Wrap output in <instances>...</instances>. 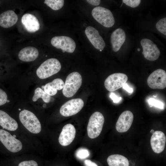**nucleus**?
Returning <instances> with one entry per match:
<instances>
[{
  "label": "nucleus",
  "instance_id": "4be33fe9",
  "mask_svg": "<svg viewBox=\"0 0 166 166\" xmlns=\"http://www.w3.org/2000/svg\"><path fill=\"white\" fill-rule=\"evenodd\" d=\"M107 162L109 166H129V162L125 157L119 154H113L109 156Z\"/></svg>",
  "mask_w": 166,
  "mask_h": 166
},
{
  "label": "nucleus",
  "instance_id": "9b49d317",
  "mask_svg": "<svg viewBox=\"0 0 166 166\" xmlns=\"http://www.w3.org/2000/svg\"><path fill=\"white\" fill-rule=\"evenodd\" d=\"M140 44L143 48L142 53L146 59L153 61L158 58L160 54V50L151 40L143 39L140 41Z\"/></svg>",
  "mask_w": 166,
  "mask_h": 166
},
{
  "label": "nucleus",
  "instance_id": "7c9ffc66",
  "mask_svg": "<svg viewBox=\"0 0 166 166\" xmlns=\"http://www.w3.org/2000/svg\"><path fill=\"white\" fill-rule=\"evenodd\" d=\"M110 97L114 103L118 102L121 99V97H117L113 93H111L110 95Z\"/></svg>",
  "mask_w": 166,
  "mask_h": 166
},
{
  "label": "nucleus",
  "instance_id": "72a5a7b5",
  "mask_svg": "<svg viewBox=\"0 0 166 166\" xmlns=\"http://www.w3.org/2000/svg\"><path fill=\"white\" fill-rule=\"evenodd\" d=\"M123 88L125 90L129 93H132L133 92V89L132 88L130 87L126 83H125L123 86Z\"/></svg>",
  "mask_w": 166,
  "mask_h": 166
},
{
  "label": "nucleus",
  "instance_id": "b1692460",
  "mask_svg": "<svg viewBox=\"0 0 166 166\" xmlns=\"http://www.w3.org/2000/svg\"><path fill=\"white\" fill-rule=\"evenodd\" d=\"M44 3L52 10H56L60 9L63 7L64 4V0H45Z\"/></svg>",
  "mask_w": 166,
  "mask_h": 166
},
{
  "label": "nucleus",
  "instance_id": "bb28decb",
  "mask_svg": "<svg viewBox=\"0 0 166 166\" xmlns=\"http://www.w3.org/2000/svg\"><path fill=\"white\" fill-rule=\"evenodd\" d=\"M148 103L150 107L154 106L157 108L163 109L164 108L163 103L157 100L154 98H150L148 101Z\"/></svg>",
  "mask_w": 166,
  "mask_h": 166
},
{
  "label": "nucleus",
  "instance_id": "a211bd4d",
  "mask_svg": "<svg viewBox=\"0 0 166 166\" xmlns=\"http://www.w3.org/2000/svg\"><path fill=\"white\" fill-rule=\"evenodd\" d=\"M18 20V16L12 10L5 11L0 14V26L4 28H10L14 25Z\"/></svg>",
  "mask_w": 166,
  "mask_h": 166
},
{
  "label": "nucleus",
  "instance_id": "39448f33",
  "mask_svg": "<svg viewBox=\"0 0 166 166\" xmlns=\"http://www.w3.org/2000/svg\"><path fill=\"white\" fill-rule=\"evenodd\" d=\"M92 14L97 22L106 27H111L115 23L113 14L110 10L106 8L96 7L93 9Z\"/></svg>",
  "mask_w": 166,
  "mask_h": 166
},
{
  "label": "nucleus",
  "instance_id": "423d86ee",
  "mask_svg": "<svg viewBox=\"0 0 166 166\" xmlns=\"http://www.w3.org/2000/svg\"><path fill=\"white\" fill-rule=\"evenodd\" d=\"M0 141L7 150L12 152H18L22 148V143L19 140L2 129H0Z\"/></svg>",
  "mask_w": 166,
  "mask_h": 166
},
{
  "label": "nucleus",
  "instance_id": "aec40b11",
  "mask_svg": "<svg viewBox=\"0 0 166 166\" xmlns=\"http://www.w3.org/2000/svg\"><path fill=\"white\" fill-rule=\"evenodd\" d=\"M0 125L9 131H15L18 128L16 121L5 112L0 110Z\"/></svg>",
  "mask_w": 166,
  "mask_h": 166
},
{
  "label": "nucleus",
  "instance_id": "6e6552de",
  "mask_svg": "<svg viewBox=\"0 0 166 166\" xmlns=\"http://www.w3.org/2000/svg\"><path fill=\"white\" fill-rule=\"evenodd\" d=\"M84 102L80 98L69 100L61 107L60 112L63 116L68 117L74 115L79 112L83 108Z\"/></svg>",
  "mask_w": 166,
  "mask_h": 166
},
{
  "label": "nucleus",
  "instance_id": "4468645a",
  "mask_svg": "<svg viewBox=\"0 0 166 166\" xmlns=\"http://www.w3.org/2000/svg\"><path fill=\"white\" fill-rule=\"evenodd\" d=\"M76 133L74 126L68 124L63 128L59 135L58 141L60 144L63 146L69 145L75 138Z\"/></svg>",
  "mask_w": 166,
  "mask_h": 166
},
{
  "label": "nucleus",
  "instance_id": "7ed1b4c3",
  "mask_svg": "<svg viewBox=\"0 0 166 166\" xmlns=\"http://www.w3.org/2000/svg\"><path fill=\"white\" fill-rule=\"evenodd\" d=\"M20 120L23 126L30 132L37 134L41 130V123L35 115L31 112L24 110L19 114Z\"/></svg>",
  "mask_w": 166,
  "mask_h": 166
},
{
  "label": "nucleus",
  "instance_id": "0eeeda50",
  "mask_svg": "<svg viewBox=\"0 0 166 166\" xmlns=\"http://www.w3.org/2000/svg\"><path fill=\"white\" fill-rule=\"evenodd\" d=\"M126 75L121 73H115L109 75L105 80V86L110 92L115 91L122 87L127 81Z\"/></svg>",
  "mask_w": 166,
  "mask_h": 166
},
{
  "label": "nucleus",
  "instance_id": "f704fd0d",
  "mask_svg": "<svg viewBox=\"0 0 166 166\" xmlns=\"http://www.w3.org/2000/svg\"><path fill=\"white\" fill-rule=\"evenodd\" d=\"M154 132H155V131H154V130H153V129H152V130H151V131H150V132H151V133H152V134H153L154 133Z\"/></svg>",
  "mask_w": 166,
  "mask_h": 166
},
{
  "label": "nucleus",
  "instance_id": "473e14b6",
  "mask_svg": "<svg viewBox=\"0 0 166 166\" xmlns=\"http://www.w3.org/2000/svg\"><path fill=\"white\" fill-rule=\"evenodd\" d=\"M86 1L90 4L93 6H98L101 2L100 0H87Z\"/></svg>",
  "mask_w": 166,
  "mask_h": 166
},
{
  "label": "nucleus",
  "instance_id": "2eb2a0df",
  "mask_svg": "<svg viewBox=\"0 0 166 166\" xmlns=\"http://www.w3.org/2000/svg\"><path fill=\"white\" fill-rule=\"evenodd\" d=\"M166 142V137L164 133L160 131H155L150 139L152 150L156 153H161L164 149Z\"/></svg>",
  "mask_w": 166,
  "mask_h": 166
},
{
  "label": "nucleus",
  "instance_id": "a878e982",
  "mask_svg": "<svg viewBox=\"0 0 166 166\" xmlns=\"http://www.w3.org/2000/svg\"><path fill=\"white\" fill-rule=\"evenodd\" d=\"M76 154L79 158L84 159L89 156V153L88 150L84 148H81L77 151Z\"/></svg>",
  "mask_w": 166,
  "mask_h": 166
},
{
  "label": "nucleus",
  "instance_id": "c85d7f7f",
  "mask_svg": "<svg viewBox=\"0 0 166 166\" xmlns=\"http://www.w3.org/2000/svg\"><path fill=\"white\" fill-rule=\"evenodd\" d=\"M7 100V96L6 93L0 88V106L6 104Z\"/></svg>",
  "mask_w": 166,
  "mask_h": 166
},
{
  "label": "nucleus",
  "instance_id": "f257e3e1",
  "mask_svg": "<svg viewBox=\"0 0 166 166\" xmlns=\"http://www.w3.org/2000/svg\"><path fill=\"white\" fill-rule=\"evenodd\" d=\"M61 68V64L57 59L55 58H49L38 67L36 74L39 78L44 79L57 73Z\"/></svg>",
  "mask_w": 166,
  "mask_h": 166
},
{
  "label": "nucleus",
  "instance_id": "c9c22d12",
  "mask_svg": "<svg viewBox=\"0 0 166 166\" xmlns=\"http://www.w3.org/2000/svg\"><path fill=\"white\" fill-rule=\"evenodd\" d=\"M140 48H138V49H137L138 51H140Z\"/></svg>",
  "mask_w": 166,
  "mask_h": 166
},
{
  "label": "nucleus",
  "instance_id": "2f4dec72",
  "mask_svg": "<svg viewBox=\"0 0 166 166\" xmlns=\"http://www.w3.org/2000/svg\"><path fill=\"white\" fill-rule=\"evenodd\" d=\"M84 163L85 166H98L95 163L88 159L85 160Z\"/></svg>",
  "mask_w": 166,
  "mask_h": 166
},
{
  "label": "nucleus",
  "instance_id": "20e7f679",
  "mask_svg": "<svg viewBox=\"0 0 166 166\" xmlns=\"http://www.w3.org/2000/svg\"><path fill=\"white\" fill-rule=\"evenodd\" d=\"M104 121V117L100 112H95L91 115L87 126V134L90 138L94 139L100 135Z\"/></svg>",
  "mask_w": 166,
  "mask_h": 166
},
{
  "label": "nucleus",
  "instance_id": "f03ea898",
  "mask_svg": "<svg viewBox=\"0 0 166 166\" xmlns=\"http://www.w3.org/2000/svg\"><path fill=\"white\" fill-rule=\"evenodd\" d=\"M82 77L77 72H73L67 76L62 89L63 95L66 97H72L80 87Z\"/></svg>",
  "mask_w": 166,
  "mask_h": 166
},
{
  "label": "nucleus",
  "instance_id": "412c9836",
  "mask_svg": "<svg viewBox=\"0 0 166 166\" xmlns=\"http://www.w3.org/2000/svg\"><path fill=\"white\" fill-rule=\"evenodd\" d=\"M64 85L63 80L59 78L54 79L52 82L47 83L42 86L44 91L49 96H54L56 95L57 90L62 89Z\"/></svg>",
  "mask_w": 166,
  "mask_h": 166
},
{
  "label": "nucleus",
  "instance_id": "5701e85b",
  "mask_svg": "<svg viewBox=\"0 0 166 166\" xmlns=\"http://www.w3.org/2000/svg\"><path fill=\"white\" fill-rule=\"evenodd\" d=\"M39 98H42L44 102L48 103L50 101L51 96L45 92L41 88L38 87L35 90L32 100L34 102L36 101Z\"/></svg>",
  "mask_w": 166,
  "mask_h": 166
},
{
  "label": "nucleus",
  "instance_id": "f3484780",
  "mask_svg": "<svg viewBox=\"0 0 166 166\" xmlns=\"http://www.w3.org/2000/svg\"><path fill=\"white\" fill-rule=\"evenodd\" d=\"M126 39L124 31L121 28H118L115 30L112 34L111 42L113 51L116 52L119 50L124 44Z\"/></svg>",
  "mask_w": 166,
  "mask_h": 166
},
{
  "label": "nucleus",
  "instance_id": "ddd939ff",
  "mask_svg": "<svg viewBox=\"0 0 166 166\" xmlns=\"http://www.w3.org/2000/svg\"><path fill=\"white\" fill-rule=\"evenodd\" d=\"M133 120V115L130 111L126 110L120 115L116 125L117 130L120 132H127L130 128Z\"/></svg>",
  "mask_w": 166,
  "mask_h": 166
},
{
  "label": "nucleus",
  "instance_id": "c756f323",
  "mask_svg": "<svg viewBox=\"0 0 166 166\" xmlns=\"http://www.w3.org/2000/svg\"><path fill=\"white\" fill-rule=\"evenodd\" d=\"M18 166H38L37 163L33 160H26L20 163Z\"/></svg>",
  "mask_w": 166,
  "mask_h": 166
},
{
  "label": "nucleus",
  "instance_id": "f8f14e48",
  "mask_svg": "<svg viewBox=\"0 0 166 166\" xmlns=\"http://www.w3.org/2000/svg\"><path fill=\"white\" fill-rule=\"evenodd\" d=\"M85 34L93 46L98 50H103L105 43L98 31L91 26L87 27L85 30Z\"/></svg>",
  "mask_w": 166,
  "mask_h": 166
},
{
  "label": "nucleus",
  "instance_id": "1a4fd4ad",
  "mask_svg": "<svg viewBox=\"0 0 166 166\" xmlns=\"http://www.w3.org/2000/svg\"><path fill=\"white\" fill-rule=\"evenodd\" d=\"M52 45L57 49H61L63 53H73L75 50L76 45L71 38L64 36H57L51 40Z\"/></svg>",
  "mask_w": 166,
  "mask_h": 166
},
{
  "label": "nucleus",
  "instance_id": "cd10ccee",
  "mask_svg": "<svg viewBox=\"0 0 166 166\" xmlns=\"http://www.w3.org/2000/svg\"><path fill=\"white\" fill-rule=\"evenodd\" d=\"M141 2L140 0H123V3L127 6L132 8H135L138 6Z\"/></svg>",
  "mask_w": 166,
  "mask_h": 166
},
{
  "label": "nucleus",
  "instance_id": "6ab92c4d",
  "mask_svg": "<svg viewBox=\"0 0 166 166\" xmlns=\"http://www.w3.org/2000/svg\"><path fill=\"white\" fill-rule=\"evenodd\" d=\"M39 55L38 49L34 47L28 46L22 49L19 52V59L25 62L32 61L35 60Z\"/></svg>",
  "mask_w": 166,
  "mask_h": 166
},
{
  "label": "nucleus",
  "instance_id": "9d476101",
  "mask_svg": "<svg viewBox=\"0 0 166 166\" xmlns=\"http://www.w3.org/2000/svg\"><path fill=\"white\" fill-rule=\"evenodd\" d=\"M149 87L152 89H163L166 87V72L161 69L154 71L147 80Z\"/></svg>",
  "mask_w": 166,
  "mask_h": 166
},
{
  "label": "nucleus",
  "instance_id": "393cba45",
  "mask_svg": "<svg viewBox=\"0 0 166 166\" xmlns=\"http://www.w3.org/2000/svg\"><path fill=\"white\" fill-rule=\"evenodd\" d=\"M156 29L161 33L166 35V18L161 19L156 23Z\"/></svg>",
  "mask_w": 166,
  "mask_h": 166
},
{
  "label": "nucleus",
  "instance_id": "dca6fc26",
  "mask_svg": "<svg viewBox=\"0 0 166 166\" xmlns=\"http://www.w3.org/2000/svg\"><path fill=\"white\" fill-rule=\"evenodd\" d=\"M21 22L26 30L30 33H34L38 31L40 25L37 18L30 14H26L21 18Z\"/></svg>",
  "mask_w": 166,
  "mask_h": 166
}]
</instances>
